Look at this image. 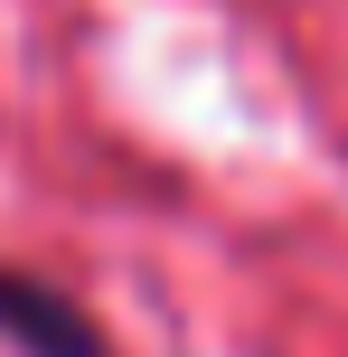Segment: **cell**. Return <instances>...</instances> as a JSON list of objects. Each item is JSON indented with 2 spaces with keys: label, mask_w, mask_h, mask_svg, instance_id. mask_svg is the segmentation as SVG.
I'll return each instance as SVG.
<instances>
[{
  "label": "cell",
  "mask_w": 348,
  "mask_h": 357,
  "mask_svg": "<svg viewBox=\"0 0 348 357\" xmlns=\"http://www.w3.org/2000/svg\"><path fill=\"white\" fill-rule=\"evenodd\" d=\"M0 348L10 357H123L113 329L94 320V301L38 264H0Z\"/></svg>",
  "instance_id": "cell-1"
}]
</instances>
